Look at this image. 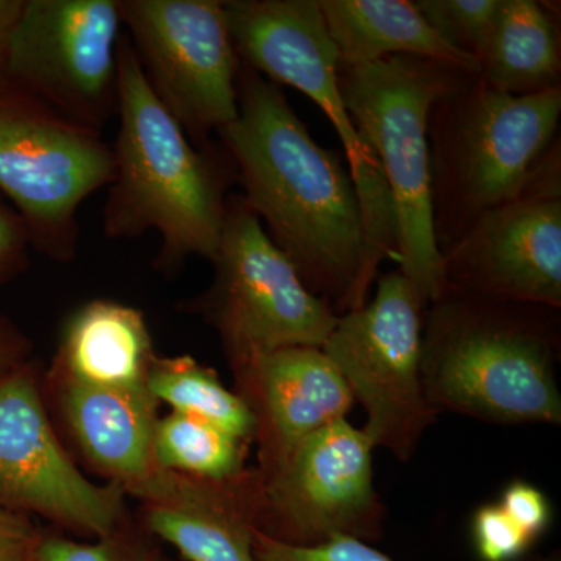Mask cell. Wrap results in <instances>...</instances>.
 <instances>
[{
  "instance_id": "obj_1",
  "label": "cell",
  "mask_w": 561,
  "mask_h": 561,
  "mask_svg": "<svg viewBox=\"0 0 561 561\" xmlns=\"http://www.w3.org/2000/svg\"><path fill=\"white\" fill-rule=\"evenodd\" d=\"M238 117L217 135L242 198L302 283L339 317L370 300L359 202L348 169L313 140L278 84L241 61Z\"/></svg>"
},
{
  "instance_id": "obj_2",
  "label": "cell",
  "mask_w": 561,
  "mask_h": 561,
  "mask_svg": "<svg viewBox=\"0 0 561 561\" xmlns=\"http://www.w3.org/2000/svg\"><path fill=\"white\" fill-rule=\"evenodd\" d=\"M119 135L103 208L110 239L161 238L154 268L179 271L190 257L213 261L219 247L234 165L213 147H195L150 90L130 39L117 58ZM225 151V150H224Z\"/></svg>"
},
{
  "instance_id": "obj_3",
  "label": "cell",
  "mask_w": 561,
  "mask_h": 561,
  "mask_svg": "<svg viewBox=\"0 0 561 561\" xmlns=\"http://www.w3.org/2000/svg\"><path fill=\"white\" fill-rule=\"evenodd\" d=\"M559 311L453 291L432 301L421 378L434 411L501 426H560Z\"/></svg>"
},
{
  "instance_id": "obj_4",
  "label": "cell",
  "mask_w": 561,
  "mask_h": 561,
  "mask_svg": "<svg viewBox=\"0 0 561 561\" xmlns=\"http://www.w3.org/2000/svg\"><path fill=\"white\" fill-rule=\"evenodd\" d=\"M561 84L513 95L461 73L430 116L431 197L438 249L527 186L553 146Z\"/></svg>"
},
{
  "instance_id": "obj_5",
  "label": "cell",
  "mask_w": 561,
  "mask_h": 561,
  "mask_svg": "<svg viewBox=\"0 0 561 561\" xmlns=\"http://www.w3.org/2000/svg\"><path fill=\"white\" fill-rule=\"evenodd\" d=\"M465 70L424 58H383L339 70L346 110L381 162L398 225V264L424 305L445 294L431 197L432 106Z\"/></svg>"
},
{
  "instance_id": "obj_6",
  "label": "cell",
  "mask_w": 561,
  "mask_h": 561,
  "mask_svg": "<svg viewBox=\"0 0 561 561\" xmlns=\"http://www.w3.org/2000/svg\"><path fill=\"white\" fill-rule=\"evenodd\" d=\"M224 5L243 65L308 95L334 125L359 202L365 279L373 286L383 261L398 262L397 217L381 162L343 101L337 50L319 0H228Z\"/></svg>"
},
{
  "instance_id": "obj_7",
  "label": "cell",
  "mask_w": 561,
  "mask_h": 561,
  "mask_svg": "<svg viewBox=\"0 0 561 561\" xmlns=\"http://www.w3.org/2000/svg\"><path fill=\"white\" fill-rule=\"evenodd\" d=\"M210 264L213 283L186 309L217 331L231 370L279 348H321L334 331L337 313L305 286L242 195L228 198Z\"/></svg>"
},
{
  "instance_id": "obj_8",
  "label": "cell",
  "mask_w": 561,
  "mask_h": 561,
  "mask_svg": "<svg viewBox=\"0 0 561 561\" xmlns=\"http://www.w3.org/2000/svg\"><path fill=\"white\" fill-rule=\"evenodd\" d=\"M426 305L400 271L376 279L370 300L339 317L321 346L365 412L362 431L401 463L419 451L438 413L421 378Z\"/></svg>"
},
{
  "instance_id": "obj_9",
  "label": "cell",
  "mask_w": 561,
  "mask_h": 561,
  "mask_svg": "<svg viewBox=\"0 0 561 561\" xmlns=\"http://www.w3.org/2000/svg\"><path fill=\"white\" fill-rule=\"evenodd\" d=\"M113 175V150L102 133L20 92L0 95V195L20 214L33 249L54 261L73 260L77 214Z\"/></svg>"
},
{
  "instance_id": "obj_10",
  "label": "cell",
  "mask_w": 561,
  "mask_h": 561,
  "mask_svg": "<svg viewBox=\"0 0 561 561\" xmlns=\"http://www.w3.org/2000/svg\"><path fill=\"white\" fill-rule=\"evenodd\" d=\"M150 90L195 147L238 117L241 58L219 0H119Z\"/></svg>"
},
{
  "instance_id": "obj_11",
  "label": "cell",
  "mask_w": 561,
  "mask_h": 561,
  "mask_svg": "<svg viewBox=\"0 0 561 561\" xmlns=\"http://www.w3.org/2000/svg\"><path fill=\"white\" fill-rule=\"evenodd\" d=\"M119 0H24L10 39L14 92L102 133L117 113Z\"/></svg>"
},
{
  "instance_id": "obj_12",
  "label": "cell",
  "mask_w": 561,
  "mask_h": 561,
  "mask_svg": "<svg viewBox=\"0 0 561 561\" xmlns=\"http://www.w3.org/2000/svg\"><path fill=\"white\" fill-rule=\"evenodd\" d=\"M125 490L91 482L51 424L32 362L0 378V505L102 538L128 526Z\"/></svg>"
},
{
  "instance_id": "obj_13",
  "label": "cell",
  "mask_w": 561,
  "mask_h": 561,
  "mask_svg": "<svg viewBox=\"0 0 561 561\" xmlns=\"http://www.w3.org/2000/svg\"><path fill=\"white\" fill-rule=\"evenodd\" d=\"M373 451L348 419L309 435L278 470L261 476L257 531L291 546L334 537L381 540L387 511L375 486Z\"/></svg>"
},
{
  "instance_id": "obj_14",
  "label": "cell",
  "mask_w": 561,
  "mask_h": 561,
  "mask_svg": "<svg viewBox=\"0 0 561 561\" xmlns=\"http://www.w3.org/2000/svg\"><path fill=\"white\" fill-rule=\"evenodd\" d=\"M445 291L561 309V165L552 146L527 186L443 251Z\"/></svg>"
},
{
  "instance_id": "obj_15",
  "label": "cell",
  "mask_w": 561,
  "mask_h": 561,
  "mask_svg": "<svg viewBox=\"0 0 561 561\" xmlns=\"http://www.w3.org/2000/svg\"><path fill=\"white\" fill-rule=\"evenodd\" d=\"M234 391L256 423L257 471L267 478L309 435L348 419L353 394L334 362L317 346L260 354L232 368Z\"/></svg>"
},
{
  "instance_id": "obj_16",
  "label": "cell",
  "mask_w": 561,
  "mask_h": 561,
  "mask_svg": "<svg viewBox=\"0 0 561 561\" xmlns=\"http://www.w3.org/2000/svg\"><path fill=\"white\" fill-rule=\"evenodd\" d=\"M261 491L257 468L228 479L161 470L136 500L144 530L169 542L184 560L256 561Z\"/></svg>"
},
{
  "instance_id": "obj_17",
  "label": "cell",
  "mask_w": 561,
  "mask_h": 561,
  "mask_svg": "<svg viewBox=\"0 0 561 561\" xmlns=\"http://www.w3.org/2000/svg\"><path fill=\"white\" fill-rule=\"evenodd\" d=\"M49 394L83 459L136 497L162 468L154 459L160 402L149 389H102L47 376Z\"/></svg>"
},
{
  "instance_id": "obj_18",
  "label": "cell",
  "mask_w": 561,
  "mask_h": 561,
  "mask_svg": "<svg viewBox=\"0 0 561 561\" xmlns=\"http://www.w3.org/2000/svg\"><path fill=\"white\" fill-rule=\"evenodd\" d=\"M154 356L150 330L139 309L92 300L62 324L47 376L102 389H149Z\"/></svg>"
},
{
  "instance_id": "obj_19",
  "label": "cell",
  "mask_w": 561,
  "mask_h": 561,
  "mask_svg": "<svg viewBox=\"0 0 561 561\" xmlns=\"http://www.w3.org/2000/svg\"><path fill=\"white\" fill-rule=\"evenodd\" d=\"M339 70L405 55L479 73V61L451 46L409 0H319Z\"/></svg>"
},
{
  "instance_id": "obj_20",
  "label": "cell",
  "mask_w": 561,
  "mask_h": 561,
  "mask_svg": "<svg viewBox=\"0 0 561 561\" xmlns=\"http://www.w3.org/2000/svg\"><path fill=\"white\" fill-rule=\"evenodd\" d=\"M560 35L556 16L535 0H500L481 60L485 83L513 95L559 87Z\"/></svg>"
},
{
  "instance_id": "obj_21",
  "label": "cell",
  "mask_w": 561,
  "mask_h": 561,
  "mask_svg": "<svg viewBox=\"0 0 561 561\" xmlns=\"http://www.w3.org/2000/svg\"><path fill=\"white\" fill-rule=\"evenodd\" d=\"M149 390L172 412L206 421L247 445H253L256 423L249 404L228 389L214 368L192 356H154Z\"/></svg>"
},
{
  "instance_id": "obj_22",
  "label": "cell",
  "mask_w": 561,
  "mask_h": 561,
  "mask_svg": "<svg viewBox=\"0 0 561 561\" xmlns=\"http://www.w3.org/2000/svg\"><path fill=\"white\" fill-rule=\"evenodd\" d=\"M154 459L165 471L201 479H228L247 470L250 445L228 432L171 412L158 420Z\"/></svg>"
},
{
  "instance_id": "obj_23",
  "label": "cell",
  "mask_w": 561,
  "mask_h": 561,
  "mask_svg": "<svg viewBox=\"0 0 561 561\" xmlns=\"http://www.w3.org/2000/svg\"><path fill=\"white\" fill-rule=\"evenodd\" d=\"M415 5L443 39L481 66L500 0H416Z\"/></svg>"
},
{
  "instance_id": "obj_24",
  "label": "cell",
  "mask_w": 561,
  "mask_h": 561,
  "mask_svg": "<svg viewBox=\"0 0 561 561\" xmlns=\"http://www.w3.org/2000/svg\"><path fill=\"white\" fill-rule=\"evenodd\" d=\"M35 557L36 561H157L160 552L146 535L128 524L114 534L90 541L43 534Z\"/></svg>"
},
{
  "instance_id": "obj_25",
  "label": "cell",
  "mask_w": 561,
  "mask_h": 561,
  "mask_svg": "<svg viewBox=\"0 0 561 561\" xmlns=\"http://www.w3.org/2000/svg\"><path fill=\"white\" fill-rule=\"evenodd\" d=\"M471 537L481 561H519L535 545L497 502L483 504L474 512Z\"/></svg>"
},
{
  "instance_id": "obj_26",
  "label": "cell",
  "mask_w": 561,
  "mask_h": 561,
  "mask_svg": "<svg viewBox=\"0 0 561 561\" xmlns=\"http://www.w3.org/2000/svg\"><path fill=\"white\" fill-rule=\"evenodd\" d=\"M253 552L256 561H393L371 542L353 537H334L313 546H291L256 531Z\"/></svg>"
},
{
  "instance_id": "obj_27",
  "label": "cell",
  "mask_w": 561,
  "mask_h": 561,
  "mask_svg": "<svg viewBox=\"0 0 561 561\" xmlns=\"http://www.w3.org/2000/svg\"><path fill=\"white\" fill-rule=\"evenodd\" d=\"M497 504L531 538L540 540L552 523V505L548 496L534 483L513 481L502 491Z\"/></svg>"
},
{
  "instance_id": "obj_28",
  "label": "cell",
  "mask_w": 561,
  "mask_h": 561,
  "mask_svg": "<svg viewBox=\"0 0 561 561\" xmlns=\"http://www.w3.org/2000/svg\"><path fill=\"white\" fill-rule=\"evenodd\" d=\"M31 247L20 214L0 195V287L27 268Z\"/></svg>"
},
{
  "instance_id": "obj_29",
  "label": "cell",
  "mask_w": 561,
  "mask_h": 561,
  "mask_svg": "<svg viewBox=\"0 0 561 561\" xmlns=\"http://www.w3.org/2000/svg\"><path fill=\"white\" fill-rule=\"evenodd\" d=\"M41 538L31 516L0 505V561H32Z\"/></svg>"
},
{
  "instance_id": "obj_30",
  "label": "cell",
  "mask_w": 561,
  "mask_h": 561,
  "mask_svg": "<svg viewBox=\"0 0 561 561\" xmlns=\"http://www.w3.org/2000/svg\"><path fill=\"white\" fill-rule=\"evenodd\" d=\"M31 342L13 321L0 316V378L27 364Z\"/></svg>"
},
{
  "instance_id": "obj_31",
  "label": "cell",
  "mask_w": 561,
  "mask_h": 561,
  "mask_svg": "<svg viewBox=\"0 0 561 561\" xmlns=\"http://www.w3.org/2000/svg\"><path fill=\"white\" fill-rule=\"evenodd\" d=\"M24 0H0V95L13 91L9 76L10 39Z\"/></svg>"
},
{
  "instance_id": "obj_32",
  "label": "cell",
  "mask_w": 561,
  "mask_h": 561,
  "mask_svg": "<svg viewBox=\"0 0 561 561\" xmlns=\"http://www.w3.org/2000/svg\"><path fill=\"white\" fill-rule=\"evenodd\" d=\"M519 561H561V552L560 549H553L548 553H530Z\"/></svg>"
},
{
  "instance_id": "obj_33",
  "label": "cell",
  "mask_w": 561,
  "mask_h": 561,
  "mask_svg": "<svg viewBox=\"0 0 561 561\" xmlns=\"http://www.w3.org/2000/svg\"><path fill=\"white\" fill-rule=\"evenodd\" d=\"M157 561H169L168 559H165V557H162L161 553H160V557H158V560Z\"/></svg>"
},
{
  "instance_id": "obj_34",
  "label": "cell",
  "mask_w": 561,
  "mask_h": 561,
  "mask_svg": "<svg viewBox=\"0 0 561 561\" xmlns=\"http://www.w3.org/2000/svg\"><path fill=\"white\" fill-rule=\"evenodd\" d=\"M32 561H36V557H33V560Z\"/></svg>"
}]
</instances>
